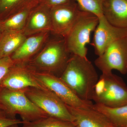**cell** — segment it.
<instances>
[{"instance_id":"cell-2","label":"cell","mask_w":127,"mask_h":127,"mask_svg":"<svg viewBox=\"0 0 127 127\" xmlns=\"http://www.w3.org/2000/svg\"><path fill=\"white\" fill-rule=\"evenodd\" d=\"M24 90L0 89V102L7 117L15 119L19 115L23 123L49 117L28 97Z\"/></svg>"},{"instance_id":"cell-20","label":"cell","mask_w":127,"mask_h":127,"mask_svg":"<svg viewBox=\"0 0 127 127\" xmlns=\"http://www.w3.org/2000/svg\"><path fill=\"white\" fill-rule=\"evenodd\" d=\"M22 127H76L73 122L53 117L41 119L33 122L24 123Z\"/></svg>"},{"instance_id":"cell-30","label":"cell","mask_w":127,"mask_h":127,"mask_svg":"<svg viewBox=\"0 0 127 127\" xmlns=\"http://www.w3.org/2000/svg\"></svg>"},{"instance_id":"cell-19","label":"cell","mask_w":127,"mask_h":127,"mask_svg":"<svg viewBox=\"0 0 127 127\" xmlns=\"http://www.w3.org/2000/svg\"><path fill=\"white\" fill-rule=\"evenodd\" d=\"M39 0H0V21L23 7Z\"/></svg>"},{"instance_id":"cell-21","label":"cell","mask_w":127,"mask_h":127,"mask_svg":"<svg viewBox=\"0 0 127 127\" xmlns=\"http://www.w3.org/2000/svg\"><path fill=\"white\" fill-rule=\"evenodd\" d=\"M82 10L100 17L103 15V7L106 0H74Z\"/></svg>"},{"instance_id":"cell-16","label":"cell","mask_w":127,"mask_h":127,"mask_svg":"<svg viewBox=\"0 0 127 127\" xmlns=\"http://www.w3.org/2000/svg\"><path fill=\"white\" fill-rule=\"evenodd\" d=\"M39 3V1L32 2L5 19L0 21V27L2 32L24 30L30 13Z\"/></svg>"},{"instance_id":"cell-4","label":"cell","mask_w":127,"mask_h":127,"mask_svg":"<svg viewBox=\"0 0 127 127\" xmlns=\"http://www.w3.org/2000/svg\"><path fill=\"white\" fill-rule=\"evenodd\" d=\"M109 107L127 104V86L122 78L112 72L102 73L95 86L93 100Z\"/></svg>"},{"instance_id":"cell-9","label":"cell","mask_w":127,"mask_h":127,"mask_svg":"<svg viewBox=\"0 0 127 127\" xmlns=\"http://www.w3.org/2000/svg\"><path fill=\"white\" fill-rule=\"evenodd\" d=\"M82 10L74 0L50 8L52 32L59 37L65 38Z\"/></svg>"},{"instance_id":"cell-7","label":"cell","mask_w":127,"mask_h":127,"mask_svg":"<svg viewBox=\"0 0 127 127\" xmlns=\"http://www.w3.org/2000/svg\"><path fill=\"white\" fill-rule=\"evenodd\" d=\"M24 91L28 97L48 116L74 123L66 105L52 92L46 88L32 87Z\"/></svg>"},{"instance_id":"cell-15","label":"cell","mask_w":127,"mask_h":127,"mask_svg":"<svg viewBox=\"0 0 127 127\" xmlns=\"http://www.w3.org/2000/svg\"><path fill=\"white\" fill-rule=\"evenodd\" d=\"M103 15L114 26L127 28V0H106Z\"/></svg>"},{"instance_id":"cell-23","label":"cell","mask_w":127,"mask_h":127,"mask_svg":"<svg viewBox=\"0 0 127 127\" xmlns=\"http://www.w3.org/2000/svg\"><path fill=\"white\" fill-rule=\"evenodd\" d=\"M22 120L16 118H11L6 115L0 116V127H6L13 124H23Z\"/></svg>"},{"instance_id":"cell-13","label":"cell","mask_w":127,"mask_h":127,"mask_svg":"<svg viewBox=\"0 0 127 127\" xmlns=\"http://www.w3.org/2000/svg\"><path fill=\"white\" fill-rule=\"evenodd\" d=\"M66 106L77 127H116L106 116L92 108H79Z\"/></svg>"},{"instance_id":"cell-5","label":"cell","mask_w":127,"mask_h":127,"mask_svg":"<svg viewBox=\"0 0 127 127\" xmlns=\"http://www.w3.org/2000/svg\"><path fill=\"white\" fill-rule=\"evenodd\" d=\"M98 21L97 16L82 10L69 33L64 38L71 54L87 57L86 45L91 44V34L95 31Z\"/></svg>"},{"instance_id":"cell-12","label":"cell","mask_w":127,"mask_h":127,"mask_svg":"<svg viewBox=\"0 0 127 127\" xmlns=\"http://www.w3.org/2000/svg\"><path fill=\"white\" fill-rule=\"evenodd\" d=\"M50 8L39 3L32 9L24 30L27 36L41 32H51Z\"/></svg>"},{"instance_id":"cell-14","label":"cell","mask_w":127,"mask_h":127,"mask_svg":"<svg viewBox=\"0 0 127 127\" xmlns=\"http://www.w3.org/2000/svg\"><path fill=\"white\" fill-rule=\"evenodd\" d=\"M49 32H41L27 36L11 56L16 64H25L40 49L47 40Z\"/></svg>"},{"instance_id":"cell-10","label":"cell","mask_w":127,"mask_h":127,"mask_svg":"<svg viewBox=\"0 0 127 127\" xmlns=\"http://www.w3.org/2000/svg\"><path fill=\"white\" fill-rule=\"evenodd\" d=\"M99 21L94 31L92 42L95 53L98 56L114 42L127 37V28H120L113 26L107 20L103 15L98 17Z\"/></svg>"},{"instance_id":"cell-1","label":"cell","mask_w":127,"mask_h":127,"mask_svg":"<svg viewBox=\"0 0 127 127\" xmlns=\"http://www.w3.org/2000/svg\"><path fill=\"white\" fill-rule=\"evenodd\" d=\"M60 77L81 99L93 100L99 78L93 64L87 57L72 54Z\"/></svg>"},{"instance_id":"cell-6","label":"cell","mask_w":127,"mask_h":127,"mask_svg":"<svg viewBox=\"0 0 127 127\" xmlns=\"http://www.w3.org/2000/svg\"><path fill=\"white\" fill-rule=\"evenodd\" d=\"M32 68L35 79L41 85L52 92L68 106L79 108H91L92 101L81 99L59 77L52 73L35 70Z\"/></svg>"},{"instance_id":"cell-24","label":"cell","mask_w":127,"mask_h":127,"mask_svg":"<svg viewBox=\"0 0 127 127\" xmlns=\"http://www.w3.org/2000/svg\"><path fill=\"white\" fill-rule=\"evenodd\" d=\"M71 0H39V3L51 8L66 4Z\"/></svg>"},{"instance_id":"cell-29","label":"cell","mask_w":127,"mask_h":127,"mask_svg":"<svg viewBox=\"0 0 127 127\" xmlns=\"http://www.w3.org/2000/svg\"></svg>"},{"instance_id":"cell-27","label":"cell","mask_w":127,"mask_h":127,"mask_svg":"<svg viewBox=\"0 0 127 127\" xmlns=\"http://www.w3.org/2000/svg\"><path fill=\"white\" fill-rule=\"evenodd\" d=\"M2 115H6V116H7V115H6V114L4 112H0V116H2Z\"/></svg>"},{"instance_id":"cell-17","label":"cell","mask_w":127,"mask_h":127,"mask_svg":"<svg viewBox=\"0 0 127 127\" xmlns=\"http://www.w3.org/2000/svg\"><path fill=\"white\" fill-rule=\"evenodd\" d=\"M27 37L23 30L3 32L0 40V57H10Z\"/></svg>"},{"instance_id":"cell-8","label":"cell","mask_w":127,"mask_h":127,"mask_svg":"<svg viewBox=\"0 0 127 127\" xmlns=\"http://www.w3.org/2000/svg\"><path fill=\"white\" fill-rule=\"evenodd\" d=\"M95 65L102 73L117 70L121 74L127 73V37L111 43L102 55L95 59Z\"/></svg>"},{"instance_id":"cell-3","label":"cell","mask_w":127,"mask_h":127,"mask_svg":"<svg viewBox=\"0 0 127 127\" xmlns=\"http://www.w3.org/2000/svg\"><path fill=\"white\" fill-rule=\"evenodd\" d=\"M70 53L64 38L52 40L46 45L28 65L35 70L50 73L56 76L59 73L61 76L71 57Z\"/></svg>"},{"instance_id":"cell-18","label":"cell","mask_w":127,"mask_h":127,"mask_svg":"<svg viewBox=\"0 0 127 127\" xmlns=\"http://www.w3.org/2000/svg\"><path fill=\"white\" fill-rule=\"evenodd\" d=\"M92 108L106 116L115 127H127V104L112 108L95 103Z\"/></svg>"},{"instance_id":"cell-31","label":"cell","mask_w":127,"mask_h":127,"mask_svg":"<svg viewBox=\"0 0 127 127\" xmlns=\"http://www.w3.org/2000/svg\"></svg>"},{"instance_id":"cell-11","label":"cell","mask_w":127,"mask_h":127,"mask_svg":"<svg viewBox=\"0 0 127 127\" xmlns=\"http://www.w3.org/2000/svg\"><path fill=\"white\" fill-rule=\"evenodd\" d=\"M31 87L46 88L35 79L28 65L15 64L2 81L0 89L21 90Z\"/></svg>"},{"instance_id":"cell-28","label":"cell","mask_w":127,"mask_h":127,"mask_svg":"<svg viewBox=\"0 0 127 127\" xmlns=\"http://www.w3.org/2000/svg\"><path fill=\"white\" fill-rule=\"evenodd\" d=\"M2 32H2V30H1V29L0 27V40L1 38Z\"/></svg>"},{"instance_id":"cell-26","label":"cell","mask_w":127,"mask_h":127,"mask_svg":"<svg viewBox=\"0 0 127 127\" xmlns=\"http://www.w3.org/2000/svg\"><path fill=\"white\" fill-rule=\"evenodd\" d=\"M18 125H19V124H13V125H10V126H7V127H19V126H18Z\"/></svg>"},{"instance_id":"cell-25","label":"cell","mask_w":127,"mask_h":127,"mask_svg":"<svg viewBox=\"0 0 127 127\" xmlns=\"http://www.w3.org/2000/svg\"><path fill=\"white\" fill-rule=\"evenodd\" d=\"M0 112H4L5 113L4 110V107L2 106V105L0 103Z\"/></svg>"},{"instance_id":"cell-22","label":"cell","mask_w":127,"mask_h":127,"mask_svg":"<svg viewBox=\"0 0 127 127\" xmlns=\"http://www.w3.org/2000/svg\"><path fill=\"white\" fill-rule=\"evenodd\" d=\"M15 64L10 57H0V89L2 81Z\"/></svg>"}]
</instances>
